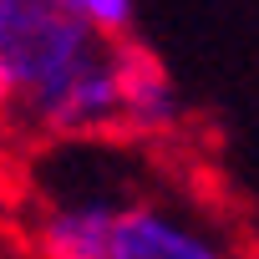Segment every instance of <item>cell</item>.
Masks as SVG:
<instances>
[{"instance_id": "6", "label": "cell", "mask_w": 259, "mask_h": 259, "mask_svg": "<svg viewBox=\"0 0 259 259\" xmlns=\"http://www.w3.org/2000/svg\"><path fill=\"white\" fill-rule=\"evenodd\" d=\"M11 122H16V92H11L6 71H0V143H6V133H11Z\"/></svg>"}, {"instance_id": "2", "label": "cell", "mask_w": 259, "mask_h": 259, "mask_svg": "<svg viewBox=\"0 0 259 259\" xmlns=\"http://www.w3.org/2000/svg\"><path fill=\"white\" fill-rule=\"evenodd\" d=\"M102 259H249V249L224 213L193 198L143 193L117 208Z\"/></svg>"}, {"instance_id": "4", "label": "cell", "mask_w": 259, "mask_h": 259, "mask_svg": "<svg viewBox=\"0 0 259 259\" xmlns=\"http://www.w3.org/2000/svg\"><path fill=\"white\" fill-rule=\"evenodd\" d=\"M117 127L138 138H173L183 127V97L173 76L138 46L117 41Z\"/></svg>"}, {"instance_id": "5", "label": "cell", "mask_w": 259, "mask_h": 259, "mask_svg": "<svg viewBox=\"0 0 259 259\" xmlns=\"http://www.w3.org/2000/svg\"><path fill=\"white\" fill-rule=\"evenodd\" d=\"M61 6L71 16H81L87 26H97L102 36H112V41H122L127 31H133V16H138L133 0H61Z\"/></svg>"}, {"instance_id": "1", "label": "cell", "mask_w": 259, "mask_h": 259, "mask_svg": "<svg viewBox=\"0 0 259 259\" xmlns=\"http://www.w3.org/2000/svg\"><path fill=\"white\" fill-rule=\"evenodd\" d=\"M0 71L41 138L92 143L117 127V41L61 0H0Z\"/></svg>"}, {"instance_id": "3", "label": "cell", "mask_w": 259, "mask_h": 259, "mask_svg": "<svg viewBox=\"0 0 259 259\" xmlns=\"http://www.w3.org/2000/svg\"><path fill=\"white\" fill-rule=\"evenodd\" d=\"M127 198H112L102 188H71V193H51L36 213L31 244L36 259H102L107 254V234L112 219Z\"/></svg>"}]
</instances>
